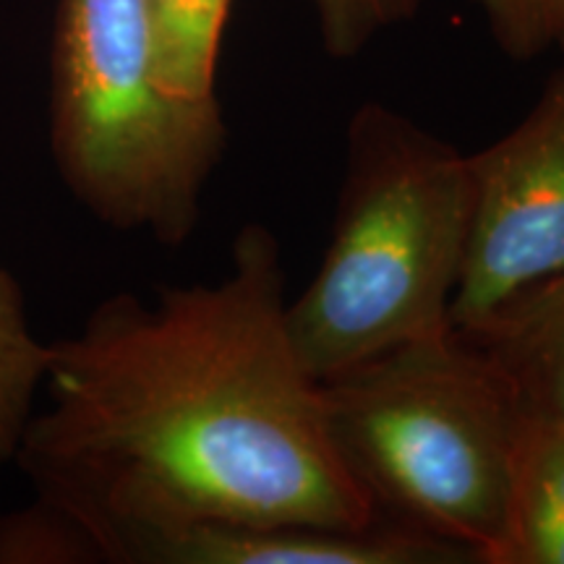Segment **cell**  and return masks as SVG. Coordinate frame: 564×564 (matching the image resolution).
I'll use <instances>...</instances> for the list:
<instances>
[{"label":"cell","instance_id":"6da1fadb","mask_svg":"<svg viewBox=\"0 0 564 564\" xmlns=\"http://www.w3.org/2000/svg\"><path fill=\"white\" fill-rule=\"evenodd\" d=\"M13 465L97 562L194 523L382 525L329 440L288 329L282 246L259 223L217 280L110 295L51 340Z\"/></svg>","mask_w":564,"mask_h":564},{"label":"cell","instance_id":"7a4b0ae2","mask_svg":"<svg viewBox=\"0 0 564 564\" xmlns=\"http://www.w3.org/2000/svg\"><path fill=\"white\" fill-rule=\"evenodd\" d=\"M468 232V154L387 105L352 112L329 243L288 301L316 382L453 333Z\"/></svg>","mask_w":564,"mask_h":564},{"label":"cell","instance_id":"3957f363","mask_svg":"<svg viewBox=\"0 0 564 564\" xmlns=\"http://www.w3.org/2000/svg\"><path fill=\"white\" fill-rule=\"evenodd\" d=\"M319 384L335 453L377 518L499 564L523 419L484 350L453 329Z\"/></svg>","mask_w":564,"mask_h":564},{"label":"cell","instance_id":"277c9868","mask_svg":"<svg viewBox=\"0 0 564 564\" xmlns=\"http://www.w3.org/2000/svg\"><path fill=\"white\" fill-rule=\"evenodd\" d=\"M228 147L220 100L160 84L141 0H58L51 154L63 188L105 228L183 246Z\"/></svg>","mask_w":564,"mask_h":564},{"label":"cell","instance_id":"5b68a950","mask_svg":"<svg viewBox=\"0 0 564 564\" xmlns=\"http://www.w3.org/2000/svg\"><path fill=\"white\" fill-rule=\"evenodd\" d=\"M470 232L453 327L470 333L494 308L564 267V70L531 112L468 154Z\"/></svg>","mask_w":564,"mask_h":564},{"label":"cell","instance_id":"8992f818","mask_svg":"<svg viewBox=\"0 0 564 564\" xmlns=\"http://www.w3.org/2000/svg\"><path fill=\"white\" fill-rule=\"evenodd\" d=\"M455 549L394 525L340 531L316 525L194 523L154 533L131 564H463ZM468 564V562H465Z\"/></svg>","mask_w":564,"mask_h":564},{"label":"cell","instance_id":"52a82bcc","mask_svg":"<svg viewBox=\"0 0 564 564\" xmlns=\"http://www.w3.org/2000/svg\"><path fill=\"white\" fill-rule=\"evenodd\" d=\"M523 423H564V267L497 306L470 333Z\"/></svg>","mask_w":564,"mask_h":564},{"label":"cell","instance_id":"ba28073f","mask_svg":"<svg viewBox=\"0 0 564 564\" xmlns=\"http://www.w3.org/2000/svg\"><path fill=\"white\" fill-rule=\"evenodd\" d=\"M499 564H564V423H523Z\"/></svg>","mask_w":564,"mask_h":564},{"label":"cell","instance_id":"9c48e42d","mask_svg":"<svg viewBox=\"0 0 564 564\" xmlns=\"http://www.w3.org/2000/svg\"><path fill=\"white\" fill-rule=\"evenodd\" d=\"M232 0H141L160 84L181 100H215Z\"/></svg>","mask_w":564,"mask_h":564},{"label":"cell","instance_id":"30bf717a","mask_svg":"<svg viewBox=\"0 0 564 564\" xmlns=\"http://www.w3.org/2000/svg\"><path fill=\"white\" fill-rule=\"evenodd\" d=\"M51 343L34 333L19 280L0 264V474L17 463L37 413Z\"/></svg>","mask_w":564,"mask_h":564},{"label":"cell","instance_id":"8fae6325","mask_svg":"<svg viewBox=\"0 0 564 564\" xmlns=\"http://www.w3.org/2000/svg\"><path fill=\"white\" fill-rule=\"evenodd\" d=\"M89 541L70 518L34 497L0 518V564H95Z\"/></svg>","mask_w":564,"mask_h":564},{"label":"cell","instance_id":"7c38bea8","mask_svg":"<svg viewBox=\"0 0 564 564\" xmlns=\"http://www.w3.org/2000/svg\"><path fill=\"white\" fill-rule=\"evenodd\" d=\"M312 6L324 51L333 58L364 53L379 34L405 24L423 0H306Z\"/></svg>","mask_w":564,"mask_h":564},{"label":"cell","instance_id":"4fadbf2b","mask_svg":"<svg viewBox=\"0 0 564 564\" xmlns=\"http://www.w3.org/2000/svg\"><path fill=\"white\" fill-rule=\"evenodd\" d=\"M497 45L510 58L528 61L560 45L564 0H474Z\"/></svg>","mask_w":564,"mask_h":564},{"label":"cell","instance_id":"5bb4252c","mask_svg":"<svg viewBox=\"0 0 564 564\" xmlns=\"http://www.w3.org/2000/svg\"><path fill=\"white\" fill-rule=\"evenodd\" d=\"M560 45H562V47H564V34H562V42H560Z\"/></svg>","mask_w":564,"mask_h":564}]
</instances>
